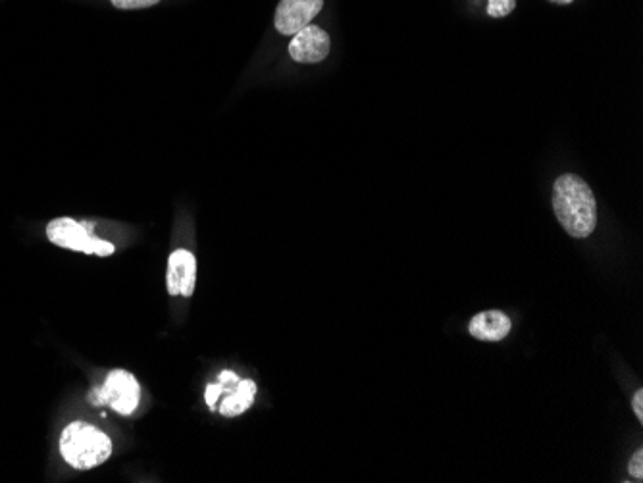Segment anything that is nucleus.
Listing matches in <instances>:
<instances>
[{
	"label": "nucleus",
	"instance_id": "obj_1",
	"mask_svg": "<svg viewBox=\"0 0 643 483\" xmlns=\"http://www.w3.org/2000/svg\"><path fill=\"white\" fill-rule=\"evenodd\" d=\"M553 210L570 237L586 239L597 226V203L592 187L574 174H565L553 185Z\"/></svg>",
	"mask_w": 643,
	"mask_h": 483
},
{
	"label": "nucleus",
	"instance_id": "obj_2",
	"mask_svg": "<svg viewBox=\"0 0 643 483\" xmlns=\"http://www.w3.org/2000/svg\"><path fill=\"white\" fill-rule=\"evenodd\" d=\"M60 453L76 470H93L112 457V439L87 422H72L60 435Z\"/></svg>",
	"mask_w": 643,
	"mask_h": 483
},
{
	"label": "nucleus",
	"instance_id": "obj_3",
	"mask_svg": "<svg viewBox=\"0 0 643 483\" xmlns=\"http://www.w3.org/2000/svg\"><path fill=\"white\" fill-rule=\"evenodd\" d=\"M47 237L51 243L62 247V249L85 253V255L112 256L116 251L110 241H103V239L91 235L87 224H81L72 218L52 220L51 224L47 226Z\"/></svg>",
	"mask_w": 643,
	"mask_h": 483
},
{
	"label": "nucleus",
	"instance_id": "obj_4",
	"mask_svg": "<svg viewBox=\"0 0 643 483\" xmlns=\"http://www.w3.org/2000/svg\"><path fill=\"white\" fill-rule=\"evenodd\" d=\"M91 401L93 405H106L122 416H131L141 403V385L131 372L116 368L108 372Z\"/></svg>",
	"mask_w": 643,
	"mask_h": 483
},
{
	"label": "nucleus",
	"instance_id": "obj_5",
	"mask_svg": "<svg viewBox=\"0 0 643 483\" xmlns=\"http://www.w3.org/2000/svg\"><path fill=\"white\" fill-rule=\"evenodd\" d=\"M216 383L220 389L216 410L222 416L235 418L253 407L257 397V383L253 380H241L232 370H224Z\"/></svg>",
	"mask_w": 643,
	"mask_h": 483
},
{
	"label": "nucleus",
	"instance_id": "obj_6",
	"mask_svg": "<svg viewBox=\"0 0 643 483\" xmlns=\"http://www.w3.org/2000/svg\"><path fill=\"white\" fill-rule=\"evenodd\" d=\"M197 283V258L187 249H176L168 256L166 289L172 297H191Z\"/></svg>",
	"mask_w": 643,
	"mask_h": 483
},
{
	"label": "nucleus",
	"instance_id": "obj_7",
	"mask_svg": "<svg viewBox=\"0 0 643 483\" xmlns=\"http://www.w3.org/2000/svg\"><path fill=\"white\" fill-rule=\"evenodd\" d=\"M324 8V0H282L276 10L274 26L282 35H295L310 26Z\"/></svg>",
	"mask_w": 643,
	"mask_h": 483
},
{
	"label": "nucleus",
	"instance_id": "obj_8",
	"mask_svg": "<svg viewBox=\"0 0 643 483\" xmlns=\"http://www.w3.org/2000/svg\"><path fill=\"white\" fill-rule=\"evenodd\" d=\"M289 54L299 64H318L330 54V35L316 26H307L293 35Z\"/></svg>",
	"mask_w": 643,
	"mask_h": 483
},
{
	"label": "nucleus",
	"instance_id": "obj_9",
	"mask_svg": "<svg viewBox=\"0 0 643 483\" xmlns=\"http://www.w3.org/2000/svg\"><path fill=\"white\" fill-rule=\"evenodd\" d=\"M511 328H513L511 318L501 310L480 312L468 324V331L472 337H476L478 341H488V343L503 341L511 333Z\"/></svg>",
	"mask_w": 643,
	"mask_h": 483
},
{
	"label": "nucleus",
	"instance_id": "obj_10",
	"mask_svg": "<svg viewBox=\"0 0 643 483\" xmlns=\"http://www.w3.org/2000/svg\"><path fill=\"white\" fill-rule=\"evenodd\" d=\"M516 8V0H489L488 16L491 18H505Z\"/></svg>",
	"mask_w": 643,
	"mask_h": 483
},
{
	"label": "nucleus",
	"instance_id": "obj_11",
	"mask_svg": "<svg viewBox=\"0 0 643 483\" xmlns=\"http://www.w3.org/2000/svg\"><path fill=\"white\" fill-rule=\"evenodd\" d=\"M120 10H137V8H149L155 6L160 0H110Z\"/></svg>",
	"mask_w": 643,
	"mask_h": 483
},
{
	"label": "nucleus",
	"instance_id": "obj_12",
	"mask_svg": "<svg viewBox=\"0 0 643 483\" xmlns=\"http://www.w3.org/2000/svg\"><path fill=\"white\" fill-rule=\"evenodd\" d=\"M628 470H630V474H632V478H636V480H643L642 449H638V451L634 453V457H632V460H630V466H628Z\"/></svg>",
	"mask_w": 643,
	"mask_h": 483
},
{
	"label": "nucleus",
	"instance_id": "obj_13",
	"mask_svg": "<svg viewBox=\"0 0 643 483\" xmlns=\"http://www.w3.org/2000/svg\"><path fill=\"white\" fill-rule=\"evenodd\" d=\"M632 407H634V412H636V416L640 418V420H643V391L642 389H638L636 391V395H634V401H632Z\"/></svg>",
	"mask_w": 643,
	"mask_h": 483
},
{
	"label": "nucleus",
	"instance_id": "obj_14",
	"mask_svg": "<svg viewBox=\"0 0 643 483\" xmlns=\"http://www.w3.org/2000/svg\"><path fill=\"white\" fill-rule=\"evenodd\" d=\"M549 2H553V4H570L574 0H549Z\"/></svg>",
	"mask_w": 643,
	"mask_h": 483
}]
</instances>
